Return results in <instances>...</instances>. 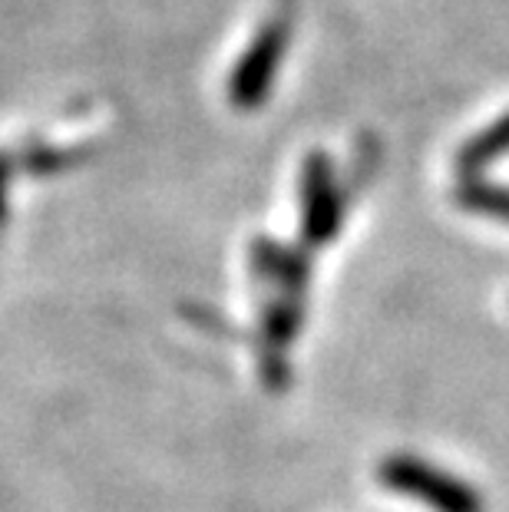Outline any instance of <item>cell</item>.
Here are the masks:
<instances>
[{
    "instance_id": "1",
    "label": "cell",
    "mask_w": 509,
    "mask_h": 512,
    "mask_svg": "<svg viewBox=\"0 0 509 512\" xmlns=\"http://www.w3.org/2000/svg\"><path fill=\"white\" fill-rule=\"evenodd\" d=\"M288 37H291V4L281 0L278 10L262 24L252 47L242 53V60L235 63V70L229 76V100L235 110H255V106L265 103V96L275 83L278 63L285 57Z\"/></svg>"
},
{
    "instance_id": "2",
    "label": "cell",
    "mask_w": 509,
    "mask_h": 512,
    "mask_svg": "<svg viewBox=\"0 0 509 512\" xmlns=\"http://www.w3.org/2000/svg\"><path fill=\"white\" fill-rule=\"evenodd\" d=\"M381 479L397 493L410 499H420L433 512H483V496L463 479L440 473L437 466H430L417 456H391L381 466Z\"/></svg>"
},
{
    "instance_id": "3",
    "label": "cell",
    "mask_w": 509,
    "mask_h": 512,
    "mask_svg": "<svg viewBox=\"0 0 509 512\" xmlns=\"http://www.w3.org/2000/svg\"><path fill=\"white\" fill-rule=\"evenodd\" d=\"M305 225L311 238H328L338 222V205L328 182V162L314 156L308 162V185H305Z\"/></svg>"
},
{
    "instance_id": "4",
    "label": "cell",
    "mask_w": 509,
    "mask_h": 512,
    "mask_svg": "<svg viewBox=\"0 0 509 512\" xmlns=\"http://www.w3.org/2000/svg\"><path fill=\"white\" fill-rule=\"evenodd\" d=\"M509 152V113H503L493 126H486L480 136H473L460 152V172L476 176L480 169H486L490 162Z\"/></svg>"
},
{
    "instance_id": "5",
    "label": "cell",
    "mask_w": 509,
    "mask_h": 512,
    "mask_svg": "<svg viewBox=\"0 0 509 512\" xmlns=\"http://www.w3.org/2000/svg\"><path fill=\"white\" fill-rule=\"evenodd\" d=\"M457 199L463 209L490 215V219L509 222V189L503 185H490V182H467L457 192Z\"/></svg>"
}]
</instances>
